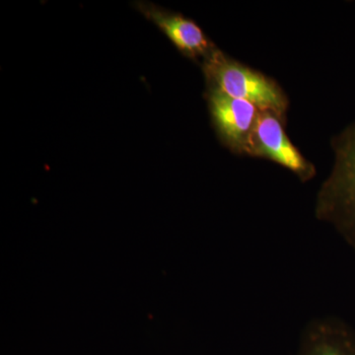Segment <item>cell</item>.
<instances>
[{
    "label": "cell",
    "instance_id": "5b68a950",
    "mask_svg": "<svg viewBox=\"0 0 355 355\" xmlns=\"http://www.w3.org/2000/svg\"><path fill=\"white\" fill-rule=\"evenodd\" d=\"M133 6L157 26L184 57L203 60L216 49L195 21L149 1L133 2Z\"/></svg>",
    "mask_w": 355,
    "mask_h": 355
},
{
    "label": "cell",
    "instance_id": "3957f363",
    "mask_svg": "<svg viewBox=\"0 0 355 355\" xmlns=\"http://www.w3.org/2000/svg\"><path fill=\"white\" fill-rule=\"evenodd\" d=\"M248 155L273 161L295 174L302 182L309 181L316 175L314 166L287 137L282 116L268 110H260Z\"/></svg>",
    "mask_w": 355,
    "mask_h": 355
},
{
    "label": "cell",
    "instance_id": "277c9868",
    "mask_svg": "<svg viewBox=\"0 0 355 355\" xmlns=\"http://www.w3.org/2000/svg\"><path fill=\"white\" fill-rule=\"evenodd\" d=\"M207 100L212 123L222 144L232 153L248 155L260 109L211 86H207Z\"/></svg>",
    "mask_w": 355,
    "mask_h": 355
},
{
    "label": "cell",
    "instance_id": "7a4b0ae2",
    "mask_svg": "<svg viewBox=\"0 0 355 355\" xmlns=\"http://www.w3.org/2000/svg\"><path fill=\"white\" fill-rule=\"evenodd\" d=\"M202 71L207 86L251 102L261 111H272L282 118L286 116L288 100L279 84L227 57L218 49H214L202 60Z\"/></svg>",
    "mask_w": 355,
    "mask_h": 355
},
{
    "label": "cell",
    "instance_id": "6da1fadb",
    "mask_svg": "<svg viewBox=\"0 0 355 355\" xmlns=\"http://www.w3.org/2000/svg\"><path fill=\"white\" fill-rule=\"evenodd\" d=\"M331 146L335 163L318 191L315 212L355 252V123L336 135Z\"/></svg>",
    "mask_w": 355,
    "mask_h": 355
},
{
    "label": "cell",
    "instance_id": "8992f818",
    "mask_svg": "<svg viewBox=\"0 0 355 355\" xmlns=\"http://www.w3.org/2000/svg\"><path fill=\"white\" fill-rule=\"evenodd\" d=\"M296 355H355V336L343 322L321 318L307 324Z\"/></svg>",
    "mask_w": 355,
    "mask_h": 355
}]
</instances>
